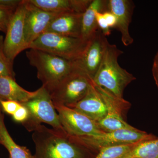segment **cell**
I'll return each instance as SVG.
<instances>
[{
    "instance_id": "1",
    "label": "cell",
    "mask_w": 158,
    "mask_h": 158,
    "mask_svg": "<svg viewBox=\"0 0 158 158\" xmlns=\"http://www.w3.org/2000/svg\"><path fill=\"white\" fill-rule=\"evenodd\" d=\"M34 158H91V152L73 141L65 130L42 124L33 131Z\"/></svg>"
},
{
    "instance_id": "2",
    "label": "cell",
    "mask_w": 158,
    "mask_h": 158,
    "mask_svg": "<svg viewBox=\"0 0 158 158\" xmlns=\"http://www.w3.org/2000/svg\"><path fill=\"white\" fill-rule=\"evenodd\" d=\"M123 53L115 44L108 43L103 58L92 81L95 85L123 98L124 90L136 80L135 76L118 64V57Z\"/></svg>"
},
{
    "instance_id": "3",
    "label": "cell",
    "mask_w": 158,
    "mask_h": 158,
    "mask_svg": "<svg viewBox=\"0 0 158 158\" xmlns=\"http://www.w3.org/2000/svg\"><path fill=\"white\" fill-rule=\"evenodd\" d=\"M26 56L30 65L37 69L43 87L50 93L75 67L73 61L36 49L30 48Z\"/></svg>"
},
{
    "instance_id": "4",
    "label": "cell",
    "mask_w": 158,
    "mask_h": 158,
    "mask_svg": "<svg viewBox=\"0 0 158 158\" xmlns=\"http://www.w3.org/2000/svg\"><path fill=\"white\" fill-rule=\"evenodd\" d=\"M21 105L28 111V117L22 125L29 131H34L42 123L49 124L55 129L64 130L50 93L42 86L35 96Z\"/></svg>"
},
{
    "instance_id": "5",
    "label": "cell",
    "mask_w": 158,
    "mask_h": 158,
    "mask_svg": "<svg viewBox=\"0 0 158 158\" xmlns=\"http://www.w3.org/2000/svg\"><path fill=\"white\" fill-rule=\"evenodd\" d=\"M89 40L44 32L31 44L29 49L44 51L74 62L81 56Z\"/></svg>"
},
{
    "instance_id": "6",
    "label": "cell",
    "mask_w": 158,
    "mask_h": 158,
    "mask_svg": "<svg viewBox=\"0 0 158 158\" xmlns=\"http://www.w3.org/2000/svg\"><path fill=\"white\" fill-rule=\"evenodd\" d=\"M77 144L90 152H97L105 148L133 144L156 138L152 134L138 129L119 130L93 136H72Z\"/></svg>"
},
{
    "instance_id": "7",
    "label": "cell",
    "mask_w": 158,
    "mask_h": 158,
    "mask_svg": "<svg viewBox=\"0 0 158 158\" xmlns=\"http://www.w3.org/2000/svg\"><path fill=\"white\" fill-rule=\"evenodd\" d=\"M92 81L87 74L75 66L51 92L54 105L69 107L76 104L86 95Z\"/></svg>"
},
{
    "instance_id": "8",
    "label": "cell",
    "mask_w": 158,
    "mask_h": 158,
    "mask_svg": "<svg viewBox=\"0 0 158 158\" xmlns=\"http://www.w3.org/2000/svg\"><path fill=\"white\" fill-rule=\"evenodd\" d=\"M26 14V6L22 0L9 21L4 38V52L13 63L18 55L27 49L25 31Z\"/></svg>"
},
{
    "instance_id": "9",
    "label": "cell",
    "mask_w": 158,
    "mask_h": 158,
    "mask_svg": "<svg viewBox=\"0 0 158 158\" xmlns=\"http://www.w3.org/2000/svg\"><path fill=\"white\" fill-rule=\"evenodd\" d=\"M95 85L101 94L107 108L106 116L97 122L100 128L106 132L119 130L138 129L129 124L123 117V112L131 106L129 102L124 98H118L104 88Z\"/></svg>"
},
{
    "instance_id": "10",
    "label": "cell",
    "mask_w": 158,
    "mask_h": 158,
    "mask_svg": "<svg viewBox=\"0 0 158 158\" xmlns=\"http://www.w3.org/2000/svg\"><path fill=\"white\" fill-rule=\"evenodd\" d=\"M62 127L72 136H93L104 132L97 122L72 108L55 105Z\"/></svg>"
},
{
    "instance_id": "11",
    "label": "cell",
    "mask_w": 158,
    "mask_h": 158,
    "mask_svg": "<svg viewBox=\"0 0 158 158\" xmlns=\"http://www.w3.org/2000/svg\"><path fill=\"white\" fill-rule=\"evenodd\" d=\"M108 43L106 36L98 29L81 58L74 61L76 67L93 79L101 64Z\"/></svg>"
},
{
    "instance_id": "12",
    "label": "cell",
    "mask_w": 158,
    "mask_h": 158,
    "mask_svg": "<svg viewBox=\"0 0 158 158\" xmlns=\"http://www.w3.org/2000/svg\"><path fill=\"white\" fill-rule=\"evenodd\" d=\"M24 2L26 8L25 40L27 49H29L31 44L45 32L52 20L59 13L44 11L31 4L28 0H24Z\"/></svg>"
},
{
    "instance_id": "13",
    "label": "cell",
    "mask_w": 158,
    "mask_h": 158,
    "mask_svg": "<svg viewBox=\"0 0 158 158\" xmlns=\"http://www.w3.org/2000/svg\"><path fill=\"white\" fill-rule=\"evenodd\" d=\"M69 108L86 115L97 122L104 118L107 113L104 101L93 81L85 97Z\"/></svg>"
},
{
    "instance_id": "14",
    "label": "cell",
    "mask_w": 158,
    "mask_h": 158,
    "mask_svg": "<svg viewBox=\"0 0 158 158\" xmlns=\"http://www.w3.org/2000/svg\"><path fill=\"white\" fill-rule=\"evenodd\" d=\"M134 2L129 0H109L108 9L116 16L117 20L116 28L121 34L123 45L128 46L134 42L130 35L129 26L134 9Z\"/></svg>"
},
{
    "instance_id": "15",
    "label": "cell",
    "mask_w": 158,
    "mask_h": 158,
    "mask_svg": "<svg viewBox=\"0 0 158 158\" xmlns=\"http://www.w3.org/2000/svg\"><path fill=\"white\" fill-rule=\"evenodd\" d=\"M82 14L73 11L59 13L52 20L45 32L81 38Z\"/></svg>"
},
{
    "instance_id": "16",
    "label": "cell",
    "mask_w": 158,
    "mask_h": 158,
    "mask_svg": "<svg viewBox=\"0 0 158 158\" xmlns=\"http://www.w3.org/2000/svg\"><path fill=\"white\" fill-rule=\"evenodd\" d=\"M92 0H28L29 2L44 11L59 13L73 11L83 13Z\"/></svg>"
},
{
    "instance_id": "17",
    "label": "cell",
    "mask_w": 158,
    "mask_h": 158,
    "mask_svg": "<svg viewBox=\"0 0 158 158\" xmlns=\"http://www.w3.org/2000/svg\"><path fill=\"white\" fill-rule=\"evenodd\" d=\"M109 11L108 1L92 0L82 14L81 38L89 41L98 30L96 19L97 12Z\"/></svg>"
},
{
    "instance_id": "18",
    "label": "cell",
    "mask_w": 158,
    "mask_h": 158,
    "mask_svg": "<svg viewBox=\"0 0 158 158\" xmlns=\"http://www.w3.org/2000/svg\"><path fill=\"white\" fill-rule=\"evenodd\" d=\"M38 90L29 91L21 87L11 77L0 76V98L13 101L21 104L28 101L37 94Z\"/></svg>"
},
{
    "instance_id": "19",
    "label": "cell",
    "mask_w": 158,
    "mask_h": 158,
    "mask_svg": "<svg viewBox=\"0 0 158 158\" xmlns=\"http://www.w3.org/2000/svg\"><path fill=\"white\" fill-rule=\"evenodd\" d=\"M0 145H3L9 153L10 158H34L27 147L15 142L5 123V116L0 111Z\"/></svg>"
},
{
    "instance_id": "20",
    "label": "cell",
    "mask_w": 158,
    "mask_h": 158,
    "mask_svg": "<svg viewBox=\"0 0 158 158\" xmlns=\"http://www.w3.org/2000/svg\"><path fill=\"white\" fill-rule=\"evenodd\" d=\"M121 158H158V138L140 141Z\"/></svg>"
},
{
    "instance_id": "21",
    "label": "cell",
    "mask_w": 158,
    "mask_h": 158,
    "mask_svg": "<svg viewBox=\"0 0 158 158\" xmlns=\"http://www.w3.org/2000/svg\"><path fill=\"white\" fill-rule=\"evenodd\" d=\"M138 142L105 148L100 150L94 158H121L134 148Z\"/></svg>"
},
{
    "instance_id": "22",
    "label": "cell",
    "mask_w": 158,
    "mask_h": 158,
    "mask_svg": "<svg viewBox=\"0 0 158 158\" xmlns=\"http://www.w3.org/2000/svg\"><path fill=\"white\" fill-rule=\"evenodd\" d=\"M4 40L2 35H0V76L15 79L13 63L8 59L4 52Z\"/></svg>"
},
{
    "instance_id": "23",
    "label": "cell",
    "mask_w": 158,
    "mask_h": 158,
    "mask_svg": "<svg viewBox=\"0 0 158 158\" xmlns=\"http://www.w3.org/2000/svg\"><path fill=\"white\" fill-rule=\"evenodd\" d=\"M15 11L0 6V31L6 33L9 21Z\"/></svg>"
},
{
    "instance_id": "24",
    "label": "cell",
    "mask_w": 158,
    "mask_h": 158,
    "mask_svg": "<svg viewBox=\"0 0 158 158\" xmlns=\"http://www.w3.org/2000/svg\"><path fill=\"white\" fill-rule=\"evenodd\" d=\"M96 19L98 29L106 37L109 36L111 34V29L108 26L107 23L105 19L103 12L99 11L97 12Z\"/></svg>"
},
{
    "instance_id": "25",
    "label": "cell",
    "mask_w": 158,
    "mask_h": 158,
    "mask_svg": "<svg viewBox=\"0 0 158 158\" xmlns=\"http://www.w3.org/2000/svg\"><path fill=\"white\" fill-rule=\"evenodd\" d=\"M3 112L9 115H13L21 104L18 102L10 100H2L1 101Z\"/></svg>"
},
{
    "instance_id": "26",
    "label": "cell",
    "mask_w": 158,
    "mask_h": 158,
    "mask_svg": "<svg viewBox=\"0 0 158 158\" xmlns=\"http://www.w3.org/2000/svg\"><path fill=\"white\" fill-rule=\"evenodd\" d=\"M28 116L29 113L27 109L22 105L12 115V117L15 121L21 123L22 124L27 120Z\"/></svg>"
},
{
    "instance_id": "27",
    "label": "cell",
    "mask_w": 158,
    "mask_h": 158,
    "mask_svg": "<svg viewBox=\"0 0 158 158\" xmlns=\"http://www.w3.org/2000/svg\"><path fill=\"white\" fill-rule=\"evenodd\" d=\"M103 14L110 28H115L117 23L116 16L110 11H105Z\"/></svg>"
},
{
    "instance_id": "28",
    "label": "cell",
    "mask_w": 158,
    "mask_h": 158,
    "mask_svg": "<svg viewBox=\"0 0 158 158\" xmlns=\"http://www.w3.org/2000/svg\"><path fill=\"white\" fill-rule=\"evenodd\" d=\"M21 2L20 0H0V6L16 10Z\"/></svg>"
},
{
    "instance_id": "29",
    "label": "cell",
    "mask_w": 158,
    "mask_h": 158,
    "mask_svg": "<svg viewBox=\"0 0 158 158\" xmlns=\"http://www.w3.org/2000/svg\"><path fill=\"white\" fill-rule=\"evenodd\" d=\"M152 73L156 85L158 88V51L154 59Z\"/></svg>"
},
{
    "instance_id": "30",
    "label": "cell",
    "mask_w": 158,
    "mask_h": 158,
    "mask_svg": "<svg viewBox=\"0 0 158 158\" xmlns=\"http://www.w3.org/2000/svg\"><path fill=\"white\" fill-rule=\"evenodd\" d=\"M2 99L0 98V111H2V112H3L2 108V104H1V101H2Z\"/></svg>"
}]
</instances>
